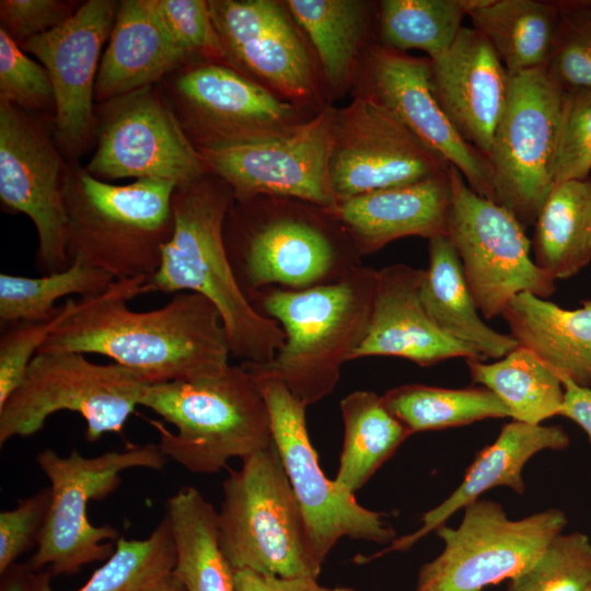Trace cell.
Returning <instances> with one entry per match:
<instances>
[{"mask_svg":"<svg viewBox=\"0 0 591 591\" xmlns=\"http://www.w3.org/2000/svg\"><path fill=\"white\" fill-rule=\"evenodd\" d=\"M147 280H115L99 296L76 299L38 352L105 356L147 384L190 381L224 371L231 351L216 306L201 294L185 291L158 309L134 311L128 301L143 294Z\"/></svg>","mask_w":591,"mask_h":591,"instance_id":"1","label":"cell"},{"mask_svg":"<svg viewBox=\"0 0 591 591\" xmlns=\"http://www.w3.org/2000/svg\"><path fill=\"white\" fill-rule=\"evenodd\" d=\"M233 202L230 186L211 173L175 188L172 235L143 293L201 294L220 314L231 356L242 362H268L282 347L285 334L252 305L234 276L223 237Z\"/></svg>","mask_w":591,"mask_h":591,"instance_id":"2","label":"cell"},{"mask_svg":"<svg viewBox=\"0 0 591 591\" xmlns=\"http://www.w3.org/2000/svg\"><path fill=\"white\" fill-rule=\"evenodd\" d=\"M376 280L378 269L360 265L329 283L259 290L250 302L281 326L285 343L268 362L241 363L280 380L306 407L322 401L368 334Z\"/></svg>","mask_w":591,"mask_h":591,"instance_id":"3","label":"cell"},{"mask_svg":"<svg viewBox=\"0 0 591 591\" xmlns=\"http://www.w3.org/2000/svg\"><path fill=\"white\" fill-rule=\"evenodd\" d=\"M234 200L223 237L237 283L250 298L262 289L302 290L343 278L360 266L344 227L324 209Z\"/></svg>","mask_w":591,"mask_h":591,"instance_id":"4","label":"cell"},{"mask_svg":"<svg viewBox=\"0 0 591 591\" xmlns=\"http://www.w3.org/2000/svg\"><path fill=\"white\" fill-rule=\"evenodd\" d=\"M176 184L137 179L116 185L92 176L73 161L67 164V257L103 270L114 280L147 278L158 270L174 224Z\"/></svg>","mask_w":591,"mask_h":591,"instance_id":"5","label":"cell"},{"mask_svg":"<svg viewBox=\"0 0 591 591\" xmlns=\"http://www.w3.org/2000/svg\"><path fill=\"white\" fill-rule=\"evenodd\" d=\"M140 406L176 431L151 420L161 452L192 473L215 474L273 442L269 412L253 376L240 363L217 375L146 384Z\"/></svg>","mask_w":591,"mask_h":591,"instance_id":"6","label":"cell"},{"mask_svg":"<svg viewBox=\"0 0 591 591\" xmlns=\"http://www.w3.org/2000/svg\"><path fill=\"white\" fill-rule=\"evenodd\" d=\"M222 485L220 549L233 571L317 578L303 514L273 442L242 461Z\"/></svg>","mask_w":591,"mask_h":591,"instance_id":"7","label":"cell"},{"mask_svg":"<svg viewBox=\"0 0 591 591\" xmlns=\"http://www.w3.org/2000/svg\"><path fill=\"white\" fill-rule=\"evenodd\" d=\"M166 461L153 443L93 457L82 456L77 450L66 457L53 449L40 451L36 462L50 483L51 499L30 569L48 567L55 575L73 573L84 565L108 559L119 533L108 524L94 526L88 519V502L115 491L123 471H162Z\"/></svg>","mask_w":591,"mask_h":591,"instance_id":"8","label":"cell"},{"mask_svg":"<svg viewBox=\"0 0 591 591\" xmlns=\"http://www.w3.org/2000/svg\"><path fill=\"white\" fill-rule=\"evenodd\" d=\"M146 384L115 362L95 363L73 351H40L0 407V444L35 434L53 414L62 410L85 420L89 442L108 432L120 433L140 405Z\"/></svg>","mask_w":591,"mask_h":591,"instance_id":"9","label":"cell"},{"mask_svg":"<svg viewBox=\"0 0 591 591\" xmlns=\"http://www.w3.org/2000/svg\"><path fill=\"white\" fill-rule=\"evenodd\" d=\"M247 372L265 398L274 442L300 505L315 566L322 570L328 554L343 537L392 543L396 532L383 514L361 506L355 494L323 473L308 433L306 406L280 380Z\"/></svg>","mask_w":591,"mask_h":591,"instance_id":"10","label":"cell"},{"mask_svg":"<svg viewBox=\"0 0 591 591\" xmlns=\"http://www.w3.org/2000/svg\"><path fill=\"white\" fill-rule=\"evenodd\" d=\"M508 73L506 104L488 159L495 201L528 227L534 224L555 185L565 90L545 66Z\"/></svg>","mask_w":591,"mask_h":591,"instance_id":"11","label":"cell"},{"mask_svg":"<svg viewBox=\"0 0 591 591\" xmlns=\"http://www.w3.org/2000/svg\"><path fill=\"white\" fill-rule=\"evenodd\" d=\"M566 524L557 508L511 520L500 503L477 499L464 508L457 528L436 530L443 549L420 567L415 591H482L510 580L531 567Z\"/></svg>","mask_w":591,"mask_h":591,"instance_id":"12","label":"cell"},{"mask_svg":"<svg viewBox=\"0 0 591 591\" xmlns=\"http://www.w3.org/2000/svg\"><path fill=\"white\" fill-rule=\"evenodd\" d=\"M452 201L445 236L457 252L480 314L502 315L512 298L530 292L546 299L555 281L531 257L524 227L505 207L476 194L462 174L449 167Z\"/></svg>","mask_w":591,"mask_h":591,"instance_id":"13","label":"cell"},{"mask_svg":"<svg viewBox=\"0 0 591 591\" xmlns=\"http://www.w3.org/2000/svg\"><path fill=\"white\" fill-rule=\"evenodd\" d=\"M95 115L97 146L85 166L95 178L161 179L183 186L208 174L173 107L154 85L101 103Z\"/></svg>","mask_w":591,"mask_h":591,"instance_id":"14","label":"cell"},{"mask_svg":"<svg viewBox=\"0 0 591 591\" xmlns=\"http://www.w3.org/2000/svg\"><path fill=\"white\" fill-rule=\"evenodd\" d=\"M334 113L324 109L258 141L197 150L208 173L224 181L236 201L267 196L329 209L337 202L329 172Z\"/></svg>","mask_w":591,"mask_h":591,"instance_id":"15","label":"cell"},{"mask_svg":"<svg viewBox=\"0 0 591 591\" xmlns=\"http://www.w3.org/2000/svg\"><path fill=\"white\" fill-rule=\"evenodd\" d=\"M169 103L196 148L258 141L304 123L298 109L224 62L178 69Z\"/></svg>","mask_w":591,"mask_h":591,"instance_id":"16","label":"cell"},{"mask_svg":"<svg viewBox=\"0 0 591 591\" xmlns=\"http://www.w3.org/2000/svg\"><path fill=\"white\" fill-rule=\"evenodd\" d=\"M66 171L44 124L0 100V200L5 210L32 220L38 240L36 265L44 275L69 266Z\"/></svg>","mask_w":591,"mask_h":591,"instance_id":"17","label":"cell"},{"mask_svg":"<svg viewBox=\"0 0 591 591\" xmlns=\"http://www.w3.org/2000/svg\"><path fill=\"white\" fill-rule=\"evenodd\" d=\"M449 167L370 96L360 95L334 113L329 172L337 201L422 181Z\"/></svg>","mask_w":591,"mask_h":591,"instance_id":"18","label":"cell"},{"mask_svg":"<svg viewBox=\"0 0 591 591\" xmlns=\"http://www.w3.org/2000/svg\"><path fill=\"white\" fill-rule=\"evenodd\" d=\"M118 3L84 1L65 23L21 46L48 72L55 97V142L71 160L81 155L95 136V81Z\"/></svg>","mask_w":591,"mask_h":591,"instance_id":"19","label":"cell"},{"mask_svg":"<svg viewBox=\"0 0 591 591\" xmlns=\"http://www.w3.org/2000/svg\"><path fill=\"white\" fill-rule=\"evenodd\" d=\"M364 93L392 112L430 150L454 166L479 196L495 200L489 159L468 143L439 105L431 61L373 45L363 59Z\"/></svg>","mask_w":591,"mask_h":591,"instance_id":"20","label":"cell"},{"mask_svg":"<svg viewBox=\"0 0 591 591\" xmlns=\"http://www.w3.org/2000/svg\"><path fill=\"white\" fill-rule=\"evenodd\" d=\"M224 61L292 100L315 95L309 50L286 4L270 0H209Z\"/></svg>","mask_w":591,"mask_h":591,"instance_id":"21","label":"cell"},{"mask_svg":"<svg viewBox=\"0 0 591 591\" xmlns=\"http://www.w3.org/2000/svg\"><path fill=\"white\" fill-rule=\"evenodd\" d=\"M430 61L439 105L463 139L488 158L506 104L507 69L483 34L466 26Z\"/></svg>","mask_w":591,"mask_h":591,"instance_id":"22","label":"cell"},{"mask_svg":"<svg viewBox=\"0 0 591 591\" xmlns=\"http://www.w3.org/2000/svg\"><path fill=\"white\" fill-rule=\"evenodd\" d=\"M425 269L394 264L378 269L368 334L354 355L397 357L420 367L451 358L484 360L473 348L449 337L428 316L420 299Z\"/></svg>","mask_w":591,"mask_h":591,"instance_id":"23","label":"cell"},{"mask_svg":"<svg viewBox=\"0 0 591 591\" xmlns=\"http://www.w3.org/2000/svg\"><path fill=\"white\" fill-rule=\"evenodd\" d=\"M452 201L448 172L412 184L338 200L324 209L351 237L359 255H369L406 237L445 235Z\"/></svg>","mask_w":591,"mask_h":591,"instance_id":"24","label":"cell"},{"mask_svg":"<svg viewBox=\"0 0 591 591\" xmlns=\"http://www.w3.org/2000/svg\"><path fill=\"white\" fill-rule=\"evenodd\" d=\"M569 443V436L559 426L530 425L517 420L506 424L497 439L476 453L460 486L440 505L422 514L417 531L395 538L383 552L360 557L359 563L387 552L409 549L420 538L445 524L453 513L476 501L489 489L505 486L517 494H524L522 471L526 462L540 451L564 450Z\"/></svg>","mask_w":591,"mask_h":591,"instance_id":"25","label":"cell"},{"mask_svg":"<svg viewBox=\"0 0 591 591\" xmlns=\"http://www.w3.org/2000/svg\"><path fill=\"white\" fill-rule=\"evenodd\" d=\"M189 62L165 28L154 0L119 1L101 58L94 100L104 103L154 85Z\"/></svg>","mask_w":591,"mask_h":591,"instance_id":"26","label":"cell"},{"mask_svg":"<svg viewBox=\"0 0 591 591\" xmlns=\"http://www.w3.org/2000/svg\"><path fill=\"white\" fill-rule=\"evenodd\" d=\"M501 316L518 344L532 350L560 381L591 387V300L568 310L522 292Z\"/></svg>","mask_w":591,"mask_h":591,"instance_id":"27","label":"cell"},{"mask_svg":"<svg viewBox=\"0 0 591 591\" xmlns=\"http://www.w3.org/2000/svg\"><path fill=\"white\" fill-rule=\"evenodd\" d=\"M428 254L420 299L436 326L473 348L483 359H500L518 347L510 334L495 331L480 317L451 241L445 235L430 239Z\"/></svg>","mask_w":591,"mask_h":591,"instance_id":"28","label":"cell"},{"mask_svg":"<svg viewBox=\"0 0 591 591\" xmlns=\"http://www.w3.org/2000/svg\"><path fill=\"white\" fill-rule=\"evenodd\" d=\"M473 28L488 40L508 72L546 66L558 11L555 0H463Z\"/></svg>","mask_w":591,"mask_h":591,"instance_id":"29","label":"cell"},{"mask_svg":"<svg viewBox=\"0 0 591 591\" xmlns=\"http://www.w3.org/2000/svg\"><path fill=\"white\" fill-rule=\"evenodd\" d=\"M166 518L176 560L173 573L188 591H235L234 571L224 558L218 536V512L192 486L167 500Z\"/></svg>","mask_w":591,"mask_h":591,"instance_id":"30","label":"cell"},{"mask_svg":"<svg viewBox=\"0 0 591 591\" xmlns=\"http://www.w3.org/2000/svg\"><path fill=\"white\" fill-rule=\"evenodd\" d=\"M534 263L554 280L591 262V177L555 184L534 222Z\"/></svg>","mask_w":591,"mask_h":591,"instance_id":"31","label":"cell"},{"mask_svg":"<svg viewBox=\"0 0 591 591\" xmlns=\"http://www.w3.org/2000/svg\"><path fill=\"white\" fill-rule=\"evenodd\" d=\"M340 412L344 442L334 480L355 494L413 432L372 391L349 393L340 401Z\"/></svg>","mask_w":591,"mask_h":591,"instance_id":"32","label":"cell"},{"mask_svg":"<svg viewBox=\"0 0 591 591\" xmlns=\"http://www.w3.org/2000/svg\"><path fill=\"white\" fill-rule=\"evenodd\" d=\"M466 361L472 381L495 393L512 420L542 425L560 415L564 385L532 350L519 345L496 362Z\"/></svg>","mask_w":591,"mask_h":591,"instance_id":"33","label":"cell"},{"mask_svg":"<svg viewBox=\"0 0 591 591\" xmlns=\"http://www.w3.org/2000/svg\"><path fill=\"white\" fill-rule=\"evenodd\" d=\"M297 24L309 36L331 88L345 90L356 72L367 31L364 4L355 0H289Z\"/></svg>","mask_w":591,"mask_h":591,"instance_id":"34","label":"cell"},{"mask_svg":"<svg viewBox=\"0 0 591 591\" xmlns=\"http://www.w3.org/2000/svg\"><path fill=\"white\" fill-rule=\"evenodd\" d=\"M382 399L413 434L466 426L488 418H511L507 406L485 386L447 389L404 384L385 392Z\"/></svg>","mask_w":591,"mask_h":591,"instance_id":"35","label":"cell"},{"mask_svg":"<svg viewBox=\"0 0 591 591\" xmlns=\"http://www.w3.org/2000/svg\"><path fill=\"white\" fill-rule=\"evenodd\" d=\"M115 551L76 591H143L175 566L176 549L166 515L142 540L119 537ZM24 591H54L47 575L25 576Z\"/></svg>","mask_w":591,"mask_h":591,"instance_id":"36","label":"cell"},{"mask_svg":"<svg viewBox=\"0 0 591 591\" xmlns=\"http://www.w3.org/2000/svg\"><path fill=\"white\" fill-rule=\"evenodd\" d=\"M114 278L103 270L72 264L66 269L39 277L0 274V323L9 327L19 323L53 318L60 306L55 303L72 294L81 298L103 293Z\"/></svg>","mask_w":591,"mask_h":591,"instance_id":"37","label":"cell"},{"mask_svg":"<svg viewBox=\"0 0 591 591\" xmlns=\"http://www.w3.org/2000/svg\"><path fill=\"white\" fill-rule=\"evenodd\" d=\"M379 10L385 46L399 51L419 49L429 59L445 53L463 27V0H384Z\"/></svg>","mask_w":591,"mask_h":591,"instance_id":"38","label":"cell"},{"mask_svg":"<svg viewBox=\"0 0 591 591\" xmlns=\"http://www.w3.org/2000/svg\"><path fill=\"white\" fill-rule=\"evenodd\" d=\"M591 588V541L559 533L534 564L509 580L506 591H587Z\"/></svg>","mask_w":591,"mask_h":591,"instance_id":"39","label":"cell"},{"mask_svg":"<svg viewBox=\"0 0 591 591\" xmlns=\"http://www.w3.org/2000/svg\"><path fill=\"white\" fill-rule=\"evenodd\" d=\"M558 19L545 68L565 90H591V0H555Z\"/></svg>","mask_w":591,"mask_h":591,"instance_id":"40","label":"cell"},{"mask_svg":"<svg viewBox=\"0 0 591 591\" xmlns=\"http://www.w3.org/2000/svg\"><path fill=\"white\" fill-rule=\"evenodd\" d=\"M591 171V90L565 91L556 147L554 183L589 177Z\"/></svg>","mask_w":591,"mask_h":591,"instance_id":"41","label":"cell"},{"mask_svg":"<svg viewBox=\"0 0 591 591\" xmlns=\"http://www.w3.org/2000/svg\"><path fill=\"white\" fill-rule=\"evenodd\" d=\"M0 100L26 112L55 109L50 78L0 28Z\"/></svg>","mask_w":591,"mask_h":591,"instance_id":"42","label":"cell"},{"mask_svg":"<svg viewBox=\"0 0 591 591\" xmlns=\"http://www.w3.org/2000/svg\"><path fill=\"white\" fill-rule=\"evenodd\" d=\"M154 2L172 39L189 60L225 63L208 1L154 0Z\"/></svg>","mask_w":591,"mask_h":591,"instance_id":"43","label":"cell"},{"mask_svg":"<svg viewBox=\"0 0 591 591\" xmlns=\"http://www.w3.org/2000/svg\"><path fill=\"white\" fill-rule=\"evenodd\" d=\"M76 304L67 299L50 320L11 325L0 338V407L22 382L30 363L48 336L61 323Z\"/></svg>","mask_w":591,"mask_h":591,"instance_id":"44","label":"cell"},{"mask_svg":"<svg viewBox=\"0 0 591 591\" xmlns=\"http://www.w3.org/2000/svg\"><path fill=\"white\" fill-rule=\"evenodd\" d=\"M51 499L45 487L20 499L15 508L0 513V572L5 573L15 560L37 544L47 518Z\"/></svg>","mask_w":591,"mask_h":591,"instance_id":"45","label":"cell"},{"mask_svg":"<svg viewBox=\"0 0 591 591\" xmlns=\"http://www.w3.org/2000/svg\"><path fill=\"white\" fill-rule=\"evenodd\" d=\"M79 4L65 0H1L0 28L19 45L65 23Z\"/></svg>","mask_w":591,"mask_h":591,"instance_id":"46","label":"cell"},{"mask_svg":"<svg viewBox=\"0 0 591 591\" xmlns=\"http://www.w3.org/2000/svg\"><path fill=\"white\" fill-rule=\"evenodd\" d=\"M235 591H355L349 587H325L317 578H282L250 569L234 571Z\"/></svg>","mask_w":591,"mask_h":591,"instance_id":"47","label":"cell"},{"mask_svg":"<svg viewBox=\"0 0 591 591\" xmlns=\"http://www.w3.org/2000/svg\"><path fill=\"white\" fill-rule=\"evenodd\" d=\"M565 395L560 415L576 422L591 443V387L561 380Z\"/></svg>","mask_w":591,"mask_h":591,"instance_id":"48","label":"cell"},{"mask_svg":"<svg viewBox=\"0 0 591 591\" xmlns=\"http://www.w3.org/2000/svg\"><path fill=\"white\" fill-rule=\"evenodd\" d=\"M143 591H188L186 587L173 573L162 577L160 580L144 589Z\"/></svg>","mask_w":591,"mask_h":591,"instance_id":"49","label":"cell"},{"mask_svg":"<svg viewBox=\"0 0 591 591\" xmlns=\"http://www.w3.org/2000/svg\"><path fill=\"white\" fill-rule=\"evenodd\" d=\"M25 575L15 572L5 581L1 591H24Z\"/></svg>","mask_w":591,"mask_h":591,"instance_id":"50","label":"cell"},{"mask_svg":"<svg viewBox=\"0 0 591 591\" xmlns=\"http://www.w3.org/2000/svg\"><path fill=\"white\" fill-rule=\"evenodd\" d=\"M587 591H591V588L589 590H587Z\"/></svg>","mask_w":591,"mask_h":591,"instance_id":"51","label":"cell"}]
</instances>
